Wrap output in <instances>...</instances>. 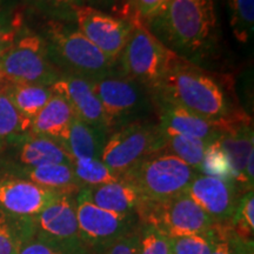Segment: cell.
Listing matches in <instances>:
<instances>
[{
  "mask_svg": "<svg viewBox=\"0 0 254 254\" xmlns=\"http://www.w3.org/2000/svg\"><path fill=\"white\" fill-rule=\"evenodd\" d=\"M150 92L153 100L176 105L209 122L231 125L250 118L238 105L231 81L225 75L176 55Z\"/></svg>",
  "mask_w": 254,
  "mask_h": 254,
  "instance_id": "obj_1",
  "label": "cell"
},
{
  "mask_svg": "<svg viewBox=\"0 0 254 254\" xmlns=\"http://www.w3.org/2000/svg\"><path fill=\"white\" fill-rule=\"evenodd\" d=\"M142 26L168 51L204 68L219 47L215 0H168Z\"/></svg>",
  "mask_w": 254,
  "mask_h": 254,
  "instance_id": "obj_2",
  "label": "cell"
},
{
  "mask_svg": "<svg viewBox=\"0 0 254 254\" xmlns=\"http://www.w3.org/2000/svg\"><path fill=\"white\" fill-rule=\"evenodd\" d=\"M33 28L45 41L51 63L62 75L88 81L116 75V62L97 49L74 21L40 17Z\"/></svg>",
  "mask_w": 254,
  "mask_h": 254,
  "instance_id": "obj_3",
  "label": "cell"
},
{
  "mask_svg": "<svg viewBox=\"0 0 254 254\" xmlns=\"http://www.w3.org/2000/svg\"><path fill=\"white\" fill-rule=\"evenodd\" d=\"M198 174L176 155L158 152L142 159L122 176L144 201H161L184 193Z\"/></svg>",
  "mask_w": 254,
  "mask_h": 254,
  "instance_id": "obj_4",
  "label": "cell"
},
{
  "mask_svg": "<svg viewBox=\"0 0 254 254\" xmlns=\"http://www.w3.org/2000/svg\"><path fill=\"white\" fill-rule=\"evenodd\" d=\"M6 82L51 87L62 77L51 63L46 44L33 27L25 24L12 46L0 57Z\"/></svg>",
  "mask_w": 254,
  "mask_h": 254,
  "instance_id": "obj_5",
  "label": "cell"
},
{
  "mask_svg": "<svg viewBox=\"0 0 254 254\" xmlns=\"http://www.w3.org/2000/svg\"><path fill=\"white\" fill-rule=\"evenodd\" d=\"M90 82L104 109L110 133L129 124L155 118L151 92L139 82L119 75Z\"/></svg>",
  "mask_w": 254,
  "mask_h": 254,
  "instance_id": "obj_6",
  "label": "cell"
},
{
  "mask_svg": "<svg viewBox=\"0 0 254 254\" xmlns=\"http://www.w3.org/2000/svg\"><path fill=\"white\" fill-rule=\"evenodd\" d=\"M165 134L157 120H142L114 129L107 135L100 160L122 178L148 155L163 152Z\"/></svg>",
  "mask_w": 254,
  "mask_h": 254,
  "instance_id": "obj_7",
  "label": "cell"
},
{
  "mask_svg": "<svg viewBox=\"0 0 254 254\" xmlns=\"http://www.w3.org/2000/svg\"><path fill=\"white\" fill-rule=\"evenodd\" d=\"M174 53L135 23L131 36L116 62V75L131 79L151 91L160 81Z\"/></svg>",
  "mask_w": 254,
  "mask_h": 254,
  "instance_id": "obj_8",
  "label": "cell"
},
{
  "mask_svg": "<svg viewBox=\"0 0 254 254\" xmlns=\"http://www.w3.org/2000/svg\"><path fill=\"white\" fill-rule=\"evenodd\" d=\"M136 215L139 222L152 225L167 238L205 234L215 224L186 192L161 201L142 200Z\"/></svg>",
  "mask_w": 254,
  "mask_h": 254,
  "instance_id": "obj_9",
  "label": "cell"
},
{
  "mask_svg": "<svg viewBox=\"0 0 254 254\" xmlns=\"http://www.w3.org/2000/svg\"><path fill=\"white\" fill-rule=\"evenodd\" d=\"M79 234L92 251L110 245L139 226L136 213H114L95 206L87 199L82 190L75 195Z\"/></svg>",
  "mask_w": 254,
  "mask_h": 254,
  "instance_id": "obj_10",
  "label": "cell"
},
{
  "mask_svg": "<svg viewBox=\"0 0 254 254\" xmlns=\"http://www.w3.org/2000/svg\"><path fill=\"white\" fill-rule=\"evenodd\" d=\"M74 23L81 33L105 56L117 62L135 23L103 9L82 5L75 9Z\"/></svg>",
  "mask_w": 254,
  "mask_h": 254,
  "instance_id": "obj_11",
  "label": "cell"
},
{
  "mask_svg": "<svg viewBox=\"0 0 254 254\" xmlns=\"http://www.w3.org/2000/svg\"><path fill=\"white\" fill-rule=\"evenodd\" d=\"M72 161L58 141L32 132L15 136L0 150V171L51 164L72 165Z\"/></svg>",
  "mask_w": 254,
  "mask_h": 254,
  "instance_id": "obj_12",
  "label": "cell"
},
{
  "mask_svg": "<svg viewBox=\"0 0 254 254\" xmlns=\"http://www.w3.org/2000/svg\"><path fill=\"white\" fill-rule=\"evenodd\" d=\"M186 194L215 224H230L243 193L234 182L198 173L186 189Z\"/></svg>",
  "mask_w": 254,
  "mask_h": 254,
  "instance_id": "obj_13",
  "label": "cell"
},
{
  "mask_svg": "<svg viewBox=\"0 0 254 254\" xmlns=\"http://www.w3.org/2000/svg\"><path fill=\"white\" fill-rule=\"evenodd\" d=\"M51 90L67 101L77 118L93 126L98 131L110 134L104 109L90 81L74 75H62L51 86Z\"/></svg>",
  "mask_w": 254,
  "mask_h": 254,
  "instance_id": "obj_14",
  "label": "cell"
},
{
  "mask_svg": "<svg viewBox=\"0 0 254 254\" xmlns=\"http://www.w3.org/2000/svg\"><path fill=\"white\" fill-rule=\"evenodd\" d=\"M59 193L19 178L0 176V207L18 217L33 218Z\"/></svg>",
  "mask_w": 254,
  "mask_h": 254,
  "instance_id": "obj_15",
  "label": "cell"
},
{
  "mask_svg": "<svg viewBox=\"0 0 254 254\" xmlns=\"http://www.w3.org/2000/svg\"><path fill=\"white\" fill-rule=\"evenodd\" d=\"M153 104L157 122L165 135H187L212 142L228 126L209 122L165 101L153 100Z\"/></svg>",
  "mask_w": 254,
  "mask_h": 254,
  "instance_id": "obj_16",
  "label": "cell"
},
{
  "mask_svg": "<svg viewBox=\"0 0 254 254\" xmlns=\"http://www.w3.org/2000/svg\"><path fill=\"white\" fill-rule=\"evenodd\" d=\"M78 192H62L43 211L32 218L36 236L52 239H80L75 195Z\"/></svg>",
  "mask_w": 254,
  "mask_h": 254,
  "instance_id": "obj_17",
  "label": "cell"
},
{
  "mask_svg": "<svg viewBox=\"0 0 254 254\" xmlns=\"http://www.w3.org/2000/svg\"><path fill=\"white\" fill-rule=\"evenodd\" d=\"M217 140L230 159L234 183L241 192H246L245 168L251 154L254 153L253 122L251 117L228 125Z\"/></svg>",
  "mask_w": 254,
  "mask_h": 254,
  "instance_id": "obj_18",
  "label": "cell"
},
{
  "mask_svg": "<svg viewBox=\"0 0 254 254\" xmlns=\"http://www.w3.org/2000/svg\"><path fill=\"white\" fill-rule=\"evenodd\" d=\"M0 176L19 178L47 190L59 192H79L82 185L78 182L71 164H51L38 167L7 168Z\"/></svg>",
  "mask_w": 254,
  "mask_h": 254,
  "instance_id": "obj_19",
  "label": "cell"
},
{
  "mask_svg": "<svg viewBox=\"0 0 254 254\" xmlns=\"http://www.w3.org/2000/svg\"><path fill=\"white\" fill-rule=\"evenodd\" d=\"M81 190L95 206L114 213H136L142 202L138 190L124 180L99 186L82 187Z\"/></svg>",
  "mask_w": 254,
  "mask_h": 254,
  "instance_id": "obj_20",
  "label": "cell"
},
{
  "mask_svg": "<svg viewBox=\"0 0 254 254\" xmlns=\"http://www.w3.org/2000/svg\"><path fill=\"white\" fill-rule=\"evenodd\" d=\"M74 118L75 114L67 101L53 93L43 110L31 120L30 132L53 139L60 144L66 138Z\"/></svg>",
  "mask_w": 254,
  "mask_h": 254,
  "instance_id": "obj_21",
  "label": "cell"
},
{
  "mask_svg": "<svg viewBox=\"0 0 254 254\" xmlns=\"http://www.w3.org/2000/svg\"><path fill=\"white\" fill-rule=\"evenodd\" d=\"M107 135L75 117L68 127L66 138L60 145L73 160L100 159Z\"/></svg>",
  "mask_w": 254,
  "mask_h": 254,
  "instance_id": "obj_22",
  "label": "cell"
},
{
  "mask_svg": "<svg viewBox=\"0 0 254 254\" xmlns=\"http://www.w3.org/2000/svg\"><path fill=\"white\" fill-rule=\"evenodd\" d=\"M4 90L19 112L28 120L33 119L53 95L51 87L41 85L5 82Z\"/></svg>",
  "mask_w": 254,
  "mask_h": 254,
  "instance_id": "obj_23",
  "label": "cell"
},
{
  "mask_svg": "<svg viewBox=\"0 0 254 254\" xmlns=\"http://www.w3.org/2000/svg\"><path fill=\"white\" fill-rule=\"evenodd\" d=\"M33 234L32 218L18 217L0 207V254H18Z\"/></svg>",
  "mask_w": 254,
  "mask_h": 254,
  "instance_id": "obj_24",
  "label": "cell"
},
{
  "mask_svg": "<svg viewBox=\"0 0 254 254\" xmlns=\"http://www.w3.org/2000/svg\"><path fill=\"white\" fill-rule=\"evenodd\" d=\"M18 254H94L81 239L59 240L33 234L25 241Z\"/></svg>",
  "mask_w": 254,
  "mask_h": 254,
  "instance_id": "obj_25",
  "label": "cell"
},
{
  "mask_svg": "<svg viewBox=\"0 0 254 254\" xmlns=\"http://www.w3.org/2000/svg\"><path fill=\"white\" fill-rule=\"evenodd\" d=\"M226 7L233 37L249 45L254 34V0H226Z\"/></svg>",
  "mask_w": 254,
  "mask_h": 254,
  "instance_id": "obj_26",
  "label": "cell"
},
{
  "mask_svg": "<svg viewBox=\"0 0 254 254\" xmlns=\"http://www.w3.org/2000/svg\"><path fill=\"white\" fill-rule=\"evenodd\" d=\"M31 120L21 114L0 86V144L4 146L15 136L30 132Z\"/></svg>",
  "mask_w": 254,
  "mask_h": 254,
  "instance_id": "obj_27",
  "label": "cell"
},
{
  "mask_svg": "<svg viewBox=\"0 0 254 254\" xmlns=\"http://www.w3.org/2000/svg\"><path fill=\"white\" fill-rule=\"evenodd\" d=\"M209 142L187 135H165L164 151L176 155L199 173L200 165Z\"/></svg>",
  "mask_w": 254,
  "mask_h": 254,
  "instance_id": "obj_28",
  "label": "cell"
},
{
  "mask_svg": "<svg viewBox=\"0 0 254 254\" xmlns=\"http://www.w3.org/2000/svg\"><path fill=\"white\" fill-rule=\"evenodd\" d=\"M73 172L82 187L99 186L122 180L105 165L100 159H74L72 161Z\"/></svg>",
  "mask_w": 254,
  "mask_h": 254,
  "instance_id": "obj_29",
  "label": "cell"
},
{
  "mask_svg": "<svg viewBox=\"0 0 254 254\" xmlns=\"http://www.w3.org/2000/svg\"><path fill=\"white\" fill-rule=\"evenodd\" d=\"M199 173L204 176L218 178V179L234 182L233 168L224 148L218 140H214L206 146V150L200 165Z\"/></svg>",
  "mask_w": 254,
  "mask_h": 254,
  "instance_id": "obj_30",
  "label": "cell"
},
{
  "mask_svg": "<svg viewBox=\"0 0 254 254\" xmlns=\"http://www.w3.org/2000/svg\"><path fill=\"white\" fill-rule=\"evenodd\" d=\"M37 15L63 21H74L75 9L86 5L85 0H24Z\"/></svg>",
  "mask_w": 254,
  "mask_h": 254,
  "instance_id": "obj_31",
  "label": "cell"
},
{
  "mask_svg": "<svg viewBox=\"0 0 254 254\" xmlns=\"http://www.w3.org/2000/svg\"><path fill=\"white\" fill-rule=\"evenodd\" d=\"M25 24V14L18 1L0 7V57L12 46Z\"/></svg>",
  "mask_w": 254,
  "mask_h": 254,
  "instance_id": "obj_32",
  "label": "cell"
},
{
  "mask_svg": "<svg viewBox=\"0 0 254 254\" xmlns=\"http://www.w3.org/2000/svg\"><path fill=\"white\" fill-rule=\"evenodd\" d=\"M231 226L237 236L253 239L254 233V193L253 190L241 193L232 218Z\"/></svg>",
  "mask_w": 254,
  "mask_h": 254,
  "instance_id": "obj_33",
  "label": "cell"
},
{
  "mask_svg": "<svg viewBox=\"0 0 254 254\" xmlns=\"http://www.w3.org/2000/svg\"><path fill=\"white\" fill-rule=\"evenodd\" d=\"M139 254H171L168 238L152 225L139 222Z\"/></svg>",
  "mask_w": 254,
  "mask_h": 254,
  "instance_id": "obj_34",
  "label": "cell"
},
{
  "mask_svg": "<svg viewBox=\"0 0 254 254\" xmlns=\"http://www.w3.org/2000/svg\"><path fill=\"white\" fill-rule=\"evenodd\" d=\"M209 231L205 234L168 238L171 254H209L212 250Z\"/></svg>",
  "mask_w": 254,
  "mask_h": 254,
  "instance_id": "obj_35",
  "label": "cell"
},
{
  "mask_svg": "<svg viewBox=\"0 0 254 254\" xmlns=\"http://www.w3.org/2000/svg\"><path fill=\"white\" fill-rule=\"evenodd\" d=\"M209 233L212 237L209 254H239V236L230 224H213Z\"/></svg>",
  "mask_w": 254,
  "mask_h": 254,
  "instance_id": "obj_36",
  "label": "cell"
},
{
  "mask_svg": "<svg viewBox=\"0 0 254 254\" xmlns=\"http://www.w3.org/2000/svg\"><path fill=\"white\" fill-rule=\"evenodd\" d=\"M167 1L168 0H127L124 5L122 17L142 25L157 14Z\"/></svg>",
  "mask_w": 254,
  "mask_h": 254,
  "instance_id": "obj_37",
  "label": "cell"
},
{
  "mask_svg": "<svg viewBox=\"0 0 254 254\" xmlns=\"http://www.w3.org/2000/svg\"><path fill=\"white\" fill-rule=\"evenodd\" d=\"M93 252L94 254H139V226L110 245Z\"/></svg>",
  "mask_w": 254,
  "mask_h": 254,
  "instance_id": "obj_38",
  "label": "cell"
},
{
  "mask_svg": "<svg viewBox=\"0 0 254 254\" xmlns=\"http://www.w3.org/2000/svg\"><path fill=\"white\" fill-rule=\"evenodd\" d=\"M85 2H86V5L88 6L103 9L105 12H106V9L113 11V9H116L117 6L116 0H85Z\"/></svg>",
  "mask_w": 254,
  "mask_h": 254,
  "instance_id": "obj_39",
  "label": "cell"
},
{
  "mask_svg": "<svg viewBox=\"0 0 254 254\" xmlns=\"http://www.w3.org/2000/svg\"><path fill=\"white\" fill-rule=\"evenodd\" d=\"M239 254H254L253 239H244L239 237Z\"/></svg>",
  "mask_w": 254,
  "mask_h": 254,
  "instance_id": "obj_40",
  "label": "cell"
},
{
  "mask_svg": "<svg viewBox=\"0 0 254 254\" xmlns=\"http://www.w3.org/2000/svg\"><path fill=\"white\" fill-rule=\"evenodd\" d=\"M17 0H0V7H2V6H6V5H9L12 4V2H15Z\"/></svg>",
  "mask_w": 254,
  "mask_h": 254,
  "instance_id": "obj_41",
  "label": "cell"
},
{
  "mask_svg": "<svg viewBox=\"0 0 254 254\" xmlns=\"http://www.w3.org/2000/svg\"><path fill=\"white\" fill-rule=\"evenodd\" d=\"M5 78H4V74H2L1 72V67H0V86H1L2 84H5Z\"/></svg>",
  "mask_w": 254,
  "mask_h": 254,
  "instance_id": "obj_42",
  "label": "cell"
},
{
  "mask_svg": "<svg viewBox=\"0 0 254 254\" xmlns=\"http://www.w3.org/2000/svg\"><path fill=\"white\" fill-rule=\"evenodd\" d=\"M1 147H2V145H1V144H0V150H1Z\"/></svg>",
  "mask_w": 254,
  "mask_h": 254,
  "instance_id": "obj_43",
  "label": "cell"
},
{
  "mask_svg": "<svg viewBox=\"0 0 254 254\" xmlns=\"http://www.w3.org/2000/svg\"><path fill=\"white\" fill-rule=\"evenodd\" d=\"M118 1H119V0H116V2H117V4H118Z\"/></svg>",
  "mask_w": 254,
  "mask_h": 254,
  "instance_id": "obj_44",
  "label": "cell"
}]
</instances>
